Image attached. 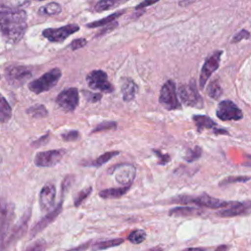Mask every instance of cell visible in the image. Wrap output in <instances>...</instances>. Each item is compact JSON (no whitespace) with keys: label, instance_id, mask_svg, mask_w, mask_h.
Returning <instances> with one entry per match:
<instances>
[{"label":"cell","instance_id":"1","mask_svg":"<svg viewBox=\"0 0 251 251\" xmlns=\"http://www.w3.org/2000/svg\"><path fill=\"white\" fill-rule=\"evenodd\" d=\"M26 29V13L24 10L0 8V36L8 43L18 42Z\"/></svg>","mask_w":251,"mask_h":251},{"label":"cell","instance_id":"2","mask_svg":"<svg viewBox=\"0 0 251 251\" xmlns=\"http://www.w3.org/2000/svg\"><path fill=\"white\" fill-rule=\"evenodd\" d=\"M175 201L177 203H184V204L192 203V204L198 205L200 207H207V208H211V209L226 208L230 203L228 201H225L222 199L212 197L205 193L198 195V196H187V195L179 196V197H176Z\"/></svg>","mask_w":251,"mask_h":251},{"label":"cell","instance_id":"3","mask_svg":"<svg viewBox=\"0 0 251 251\" xmlns=\"http://www.w3.org/2000/svg\"><path fill=\"white\" fill-rule=\"evenodd\" d=\"M61 75H62V73L60 69L58 68L52 69L49 72L45 73L43 75H41L39 78L32 80L29 83L28 88L29 90H31L36 94L42 93L44 91L51 89L53 86H55L59 81Z\"/></svg>","mask_w":251,"mask_h":251},{"label":"cell","instance_id":"4","mask_svg":"<svg viewBox=\"0 0 251 251\" xmlns=\"http://www.w3.org/2000/svg\"><path fill=\"white\" fill-rule=\"evenodd\" d=\"M159 102L167 110H176L180 107L176 95V84L173 80L166 81L162 86L159 96Z\"/></svg>","mask_w":251,"mask_h":251},{"label":"cell","instance_id":"5","mask_svg":"<svg viewBox=\"0 0 251 251\" xmlns=\"http://www.w3.org/2000/svg\"><path fill=\"white\" fill-rule=\"evenodd\" d=\"M217 117L222 121H239L242 119V111L230 100L221 101L216 110Z\"/></svg>","mask_w":251,"mask_h":251},{"label":"cell","instance_id":"6","mask_svg":"<svg viewBox=\"0 0 251 251\" xmlns=\"http://www.w3.org/2000/svg\"><path fill=\"white\" fill-rule=\"evenodd\" d=\"M31 75L32 73L30 69L25 66H11L5 71L7 81L14 86L23 85L27 79L30 78Z\"/></svg>","mask_w":251,"mask_h":251},{"label":"cell","instance_id":"7","mask_svg":"<svg viewBox=\"0 0 251 251\" xmlns=\"http://www.w3.org/2000/svg\"><path fill=\"white\" fill-rule=\"evenodd\" d=\"M110 173L115 172L116 181L122 186H130L136 176V169L133 165L125 163L111 168Z\"/></svg>","mask_w":251,"mask_h":251},{"label":"cell","instance_id":"8","mask_svg":"<svg viewBox=\"0 0 251 251\" xmlns=\"http://www.w3.org/2000/svg\"><path fill=\"white\" fill-rule=\"evenodd\" d=\"M86 81L88 86L95 90H100L106 93H110L114 90V87L108 81L107 74L101 70H95L89 73L86 76Z\"/></svg>","mask_w":251,"mask_h":251},{"label":"cell","instance_id":"9","mask_svg":"<svg viewBox=\"0 0 251 251\" xmlns=\"http://www.w3.org/2000/svg\"><path fill=\"white\" fill-rule=\"evenodd\" d=\"M178 96L181 102L186 106L195 107L199 106L200 103L202 102V99L198 93L194 80H191L188 84L179 85Z\"/></svg>","mask_w":251,"mask_h":251},{"label":"cell","instance_id":"10","mask_svg":"<svg viewBox=\"0 0 251 251\" xmlns=\"http://www.w3.org/2000/svg\"><path fill=\"white\" fill-rule=\"evenodd\" d=\"M57 104L66 112L74 111L78 105V92L76 88L71 87L63 90L56 98Z\"/></svg>","mask_w":251,"mask_h":251},{"label":"cell","instance_id":"11","mask_svg":"<svg viewBox=\"0 0 251 251\" xmlns=\"http://www.w3.org/2000/svg\"><path fill=\"white\" fill-rule=\"evenodd\" d=\"M79 29L77 25H67L58 28H46L43 30L42 34L48 40L52 42H61L64 41L71 34L76 32Z\"/></svg>","mask_w":251,"mask_h":251},{"label":"cell","instance_id":"12","mask_svg":"<svg viewBox=\"0 0 251 251\" xmlns=\"http://www.w3.org/2000/svg\"><path fill=\"white\" fill-rule=\"evenodd\" d=\"M222 51H217L215 52L212 56H210L204 63L201 73H200V77H199V86L200 89H203L206 85V82L208 78L213 75V73L219 68L220 64V59H221Z\"/></svg>","mask_w":251,"mask_h":251},{"label":"cell","instance_id":"13","mask_svg":"<svg viewBox=\"0 0 251 251\" xmlns=\"http://www.w3.org/2000/svg\"><path fill=\"white\" fill-rule=\"evenodd\" d=\"M64 155L65 150L63 149L39 152L34 158V163L38 167H53L61 161Z\"/></svg>","mask_w":251,"mask_h":251},{"label":"cell","instance_id":"14","mask_svg":"<svg viewBox=\"0 0 251 251\" xmlns=\"http://www.w3.org/2000/svg\"><path fill=\"white\" fill-rule=\"evenodd\" d=\"M251 213V201H244V202H237L231 201L226 209H223L217 213L220 217L229 218V217H236L242 215H248Z\"/></svg>","mask_w":251,"mask_h":251},{"label":"cell","instance_id":"15","mask_svg":"<svg viewBox=\"0 0 251 251\" xmlns=\"http://www.w3.org/2000/svg\"><path fill=\"white\" fill-rule=\"evenodd\" d=\"M56 189L52 183H46L39 194V205L42 211H50L55 203Z\"/></svg>","mask_w":251,"mask_h":251},{"label":"cell","instance_id":"16","mask_svg":"<svg viewBox=\"0 0 251 251\" xmlns=\"http://www.w3.org/2000/svg\"><path fill=\"white\" fill-rule=\"evenodd\" d=\"M121 89H122V94H123V99L126 102H129L131 101L136 94V90H137V86L134 83V81L128 77H125L122 79V85H121Z\"/></svg>","mask_w":251,"mask_h":251},{"label":"cell","instance_id":"17","mask_svg":"<svg viewBox=\"0 0 251 251\" xmlns=\"http://www.w3.org/2000/svg\"><path fill=\"white\" fill-rule=\"evenodd\" d=\"M203 214V211L199 208L189 207V206H182V207H175L169 211V215L171 217H193L199 216Z\"/></svg>","mask_w":251,"mask_h":251},{"label":"cell","instance_id":"18","mask_svg":"<svg viewBox=\"0 0 251 251\" xmlns=\"http://www.w3.org/2000/svg\"><path fill=\"white\" fill-rule=\"evenodd\" d=\"M130 186H121V187H113V188H108L100 191L99 196L104 198V199H115V198H120L123 195H125L128 188Z\"/></svg>","mask_w":251,"mask_h":251},{"label":"cell","instance_id":"19","mask_svg":"<svg viewBox=\"0 0 251 251\" xmlns=\"http://www.w3.org/2000/svg\"><path fill=\"white\" fill-rule=\"evenodd\" d=\"M193 121L197 126V129L199 131L205 129V128H212L217 126V124L208 116L204 115H196L193 116Z\"/></svg>","mask_w":251,"mask_h":251},{"label":"cell","instance_id":"20","mask_svg":"<svg viewBox=\"0 0 251 251\" xmlns=\"http://www.w3.org/2000/svg\"><path fill=\"white\" fill-rule=\"evenodd\" d=\"M12 116V109L6 99L0 94V123H7Z\"/></svg>","mask_w":251,"mask_h":251},{"label":"cell","instance_id":"21","mask_svg":"<svg viewBox=\"0 0 251 251\" xmlns=\"http://www.w3.org/2000/svg\"><path fill=\"white\" fill-rule=\"evenodd\" d=\"M62 11V7L60 4L56 3V2H51L43 7H41L38 11V13L40 15H46V16H55L58 15L59 13H61Z\"/></svg>","mask_w":251,"mask_h":251},{"label":"cell","instance_id":"22","mask_svg":"<svg viewBox=\"0 0 251 251\" xmlns=\"http://www.w3.org/2000/svg\"><path fill=\"white\" fill-rule=\"evenodd\" d=\"M123 242H124L123 238H115V239H109V240H105V241H100V242L94 244L93 250L94 251H100V250L109 249V248L118 246V245L122 244Z\"/></svg>","mask_w":251,"mask_h":251},{"label":"cell","instance_id":"23","mask_svg":"<svg viewBox=\"0 0 251 251\" xmlns=\"http://www.w3.org/2000/svg\"><path fill=\"white\" fill-rule=\"evenodd\" d=\"M126 11H118L104 19H101L99 21H96V22H93V23H90L87 25L88 27H98V26H101V25H108L112 22H114L118 17H120V15H123Z\"/></svg>","mask_w":251,"mask_h":251},{"label":"cell","instance_id":"24","mask_svg":"<svg viewBox=\"0 0 251 251\" xmlns=\"http://www.w3.org/2000/svg\"><path fill=\"white\" fill-rule=\"evenodd\" d=\"M60 210H61V205H59L57 208H56V210H54L53 212H51L48 216H46L40 223H38V225L34 227V229H33V234L34 233H36V232H38L40 229H42L43 227H45L54 218H56V216L58 215V213L60 212Z\"/></svg>","mask_w":251,"mask_h":251},{"label":"cell","instance_id":"25","mask_svg":"<svg viewBox=\"0 0 251 251\" xmlns=\"http://www.w3.org/2000/svg\"><path fill=\"white\" fill-rule=\"evenodd\" d=\"M122 0H100L95 5V11L103 12L109 10L115 6H118Z\"/></svg>","mask_w":251,"mask_h":251},{"label":"cell","instance_id":"26","mask_svg":"<svg viewBox=\"0 0 251 251\" xmlns=\"http://www.w3.org/2000/svg\"><path fill=\"white\" fill-rule=\"evenodd\" d=\"M145 238H146V232L142 229H135L131 231L127 236L128 241L131 242L132 244H140L145 240Z\"/></svg>","mask_w":251,"mask_h":251},{"label":"cell","instance_id":"27","mask_svg":"<svg viewBox=\"0 0 251 251\" xmlns=\"http://www.w3.org/2000/svg\"><path fill=\"white\" fill-rule=\"evenodd\" d=\"M222 87L219 83L218 80H213L212 82H210V84L208 85L207 88V93L208 95L213 98V99H218L221 95H222Z\"/></svg>","mask_w":251,"mask_h":251},{"label":"cell","instance_id":"28","mask_svg":"<svg viewBox=\"0 0 251 251\" xmlns=\"http://www.w3.org/2000/svg\"><path fill=\"white\" fill-rule=\"evenodd\" d=\"M119 154V151H110V152H105L104 154L100 155L97 159H95L92 163L93 166L95 167H100L104 164H106L108 161H110L113 157L117 156Z\"/></svg>","mask_w":251,"mask_h":251},{"label":"cell","instance_id":"29","mask_svg":"<svg viewBox=\"0 0 251 251\" xmlns=\"http://www.w3.org/2000/svg\"><path fill=\"white\" fill-rule=\"evenodd\" d=\"M250 179H251V176H226V178H224L220 182V186L231 184L234 182H245Z\"/></svg>","mask_w":251,"mask_h":251},{"label":"cell","instance_id":"30","mask_svg":"<svg viewBox=\"0 0 251 251\" xmlns=\"http://www.w3.org/2000/svg\"><path fill=\"white\" fill-rule=\"evenodd\" d=\"M201 156V148L199 146H195L192 149H189L186 153V155L184 156V160L186 162H193L196 161L197 159H199Z\"/></svg>","mask_w":251,"mask_h":251},{"label":"cell","instance_id":"31","mask_svg":"<svg viewBox=\"0 0 251 251\" xmlns=\"http://www.w3.org/2000/svg\"><path fill=\"white\" fill-rule=\"evenodd\" d=\"M27 113L32 117H36V118H41L47 115V111L43 105L33 106L27 110Z\"/></svg>","mask_w":251,"mask_h":251},{"label":"cell","instance_id":"32","mask_svg":"<svg viewBox=\"0 0 251 251\" xmlns=\"http://www.w3.org/2000/svg\"><path fill=\"white\" fill-rule=\"evenodd\" d=\"M30 0H3L4 6L3 7H7V8H18V7H22L26 5Z\"/></svg>","mask_w":251,"mask_h":251},{"label":"cell","instance_id":"33","mask_svg":"<svg viewBox=\"0 0 251 251\" xmlns=\"http://www.w3.org/2000/svg\"><path fill=\"white\" fill-rule=\"evenodd\" d=\"M117 127L116 122H103L99 124L94 129L93 132L96 131H103V130H110V129H115Z\"/></svg>","mask_w":251,"mask_h":251},{"label":"cell","instance_id":"34","mask_svg":"<svg viewBox=\"0 0 251 251\" xmlns=\"http://www.w3.org/2000/svg\"><path fill=\"white\" fill-rule=\"evenodd\" d=\"M90 192H91V187H87V188H85V189H83V190H81L79 193H78V195H77V197L75 198V206H78V205H80V203L90 194Z\"/></svg>","mask_w":251,"mask_h":251},{"label":"cell","instance_id":"35","mask_svg":"<svg viewBox=\"0 0 251 251\" xmlns=\"http://www.w3.org/2000/svg\"><path fill=\"white\" fill-rule=\"evenodd\" d=\"M86 44H87V41L84 38H78V39H75L74 41H72L71 48L73 50H76V49L84 47Z\"/></svg>","mask_w":251,"mask_h":251},{"label":"cell","instance_id":"36","mask_svg":"<svg viewBox=\"0 0 251 251\" xmlns=\"http://www.w3.org/2000/svg\"><path fill=\"white\" fill-rule=\"evenodd\" d=\"M153 152L155 153V155L158 157L159 160V164L161 165H165L167 163L170 162V156L168 154H163L162 152L158 151V150H153Z\"/></svg>","mask_w":251,"mask_h":251},{"label":"cell","instance_id":"37","mask_svg":"<svg viewBox=\"0 0 251 251\" xmlns=\"http://www.w3.org/2000/svg\"><path fill=\"white\" fill-rule=\"evenodd\" d=\"M45 243L43 241H38L29 246L25 251H44Z\"/></svg>","mask_w":251,"mask_h":251},{"label":"cell","instance_id":"38","mask_svg":"<svg viewBox=\"0 0 251 251\" xmlns=\"http://www.w3.org/2000/svg\"><path fill=\"white\" fill-rule=\"evenodd\" d=\"M85 97L90 102H97L101 99V94L99 93H90V92H84Z\"/></svg>","mask_w":251,"mask_h":251},{"label":"cell","instance_id":"39","mask_svg":"<svg viewBox=\"0 0 251 251\" xmlns=\"http://www.w3.org/2000/svg\"><path fill=\"white\" fill-rule=\"evenodd\" d=\"M247 38V37H249V32L248 31H246V30H241V31H239V33H237L234 37H233V40H232V42L234 43V42H237V41H239V40H241L242 38Z\"/></svg>","mask_w":251,"mask_h":251},{"label":"cell","instance_id":"40","mask_svg":"<svg viewBox=\"0 0 251 251\" xmlns=\"http://www.w3.org/2000/svg\"><path fill=\"white\" fill-rule=\"evenodd\" d=\"M78 137V132L76 131H70L67 134L63 135V138L66 140H75Z\"/></svg>","mask_w":251,"mask_h":251},{"label":"cell","instance_id":"41","mask_svg":"<svg viewBox=\"0 0 251 251\" xmlns=\"http://www.w3.org/2000/svg\"><path fill=\"white\" fill-rule=\"evenodd\" d=\"M159 0H144L143 2H141L139 5L136 6V9H142V8H146L156 2H158Z\"/></svg>","mask_w":251,"mask_h":251},{"label":"cell","instance_id":"42","mask_svg":"<svg viewBox=\"0 0 251 251\" xmlns=\"http://www.w3.org/2000/svg\"><path fill=\"white\" fill-rule=\"evenodd\" d=\"M181 251H206L205 248H201V247H189L186 249H183Z\"/></svg>","mask_w":251,"mask_h":251},{"label":"cell","instance_id":"43","mask_svg":"<svg viewBox=\"0 0 251 251\" xmlns=\"http://www.w3.org/2000/svg\"><path fill=\"white\" fill-rule=\"evenodd\" d=\"M243 165L247 166V167H251V155H246L245 156V160L243 162Z\"/></svg>","mask_w":251,"mask_h":251},{"label":"cell","instance_id":"44","mask_svg":"<svg viewBox=\"0 0 251 251\" xmlns=\"http://www.w3.org/2000/svg\"><path fill=\"white\" fill-rule=\"evenodd\" d=\"M228 250V246L227 245H220L219 247L216 248L215 251H227Z\"/></svg>","mask_w":251,"mask_h":251},{"label":"cell","instance_id":"45","mask_svg":"<svg viewBox=\"0 0 251 251\" xmlns=\"http://www.w3.org/2000/svg\"><path fill=\"white\" fill-rule=\"evenodd\" d=\"M215 133H227V130H226L225 128H220V129H216L214 130Z\"/></svg>","mask_w":251,"mask_h":251},{"label":"cell","instance_id":"46","mask_svg":"<svg viewBox=\"0 0 251 251\" xmlns=\"http://www.w3.org/2000/svg\"><path fill=\"white\" fill-rule=\"evenodd\" d=\"M146 251H163V248L160 247V246H157V247H153L149 250H146Z\"/></svg>","mask_w":251,"mask_h":251},{"label":"cell","instance_id":"47","mask_svg":"<svg viewBox=\"0 0 251 251\" xmlns=\"http://www.w3.org/2000/svg\"><path fill=\"white\" fill-rule=\"evenodd\" d=\"M0 162H1V157H0Z\"/></svg>","mask_w":251,"mask_h":251}]
</instances>
